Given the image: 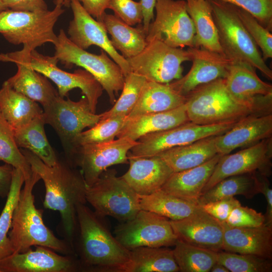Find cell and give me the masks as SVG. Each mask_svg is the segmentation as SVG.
Here are the masks:
<instances>
[{"label":"cell","mask_w":272,"mask_h":272,"mask_svg":"<svg viewBox=\"0 0 272 272\" xmlns=\"http://www.w3.org/2000/svg\"><path fill=\"white\" fill-rule=\"evenodd\" d=\"M20 150L32 169L44 182L45 194L43 207L59 212L64 239L73 248L77 229V208L80 204L87 203L88 186L82 172L64 156L59 157L55 165L49 166L29 150Z\"/></svg>","instance_id":"cell-1"},{"label":"cell","mask_w":272,"mask_h":272,"mask_svg":"<svg viewBox=\"0 0 272 272\" xmlns=\"http://www.w3.org/2000/svg\"><path fill=\"white\" fill-rule=\"evenodd\" d=\"M77 218L73 248L81 271L124 272L130 250L112 234L105 217L81 203L77 208Z\"/></svg>","instance_id":"cell-2"},{"label":"cell","mask_w":272,"mask_h":272,"mask_svg":"<svg viewBox=\"0 0 272 272\" xmlns=\"http://www.w3.org/2000/svg\"><path fill=\"white\" fill-rule=\"evenodd\" d=\"M40 179L39 175L33 170L32 175L24 180V187L15 208L9 232L14 252L23 253L32 246H42L63 255H76L66 240L57 238L45 225L43 211L35 207L33 189Z\"/></svg>","instance_id":"cell-3"},{"label":"cell","mask_w":272,"mask_h":272,"mask_svg":"<svg viewBox=\"0 0 272 272\" xmlns=\"http://www.w3.org/2000/svg\"><path fill=\"white\" fill-rule=\"evenodd\" d=\"M209 1L225 55L232 61L249 63L271 80L272 71L240 19L237 7L218 0Z\"/></svg>","instance_id":"cell-4"},{"label":"cell","mask_w":272,"mask_h":272,"mask_svg":"<svg viewBox=\"0 0 272 272\" xmlns=\"http://www.w3.org/2000/svg\"><path fill=\"white\" fill-rule=\"evenodd\" d=\"M185 97L184 105L188 118L196 124L211 125L237 121L253 114L230 96L225 79L199 86Z\"/></svg>","instance_id":"cell-5"},{"label":"cell","mask_w":272,"mask_h":272,"mask_svg":"<svg viewBox=\"0 0 272 272\" xmlns=\"http://www.w3.org/2000/svg\"><path fill=\"white\" fill-rule=\"evenodd\" d=\"M54 56L65 67L79 66L90 73L100 84L108 96L109 101L114 104L115 96L121 91L124 76L120 66L101 49L99 54L82 49L70 40L63 29H60L53 44Z\"/></svg>","instance_id":"cell-6"},{"label":"cell","mask_w":272,"mask_h":272,"mask_svg":"<svg viewBox=\"0 0 272 272\" xmlns=\"http://www.w3.org/2000/svg\"><path fill=\"white\" fill-rule=\"evenodd\" d=\"M64 12L60 6L39 12L7 9L0 13V34L8 42L32 50L47 43L53 44L57 39L54 27Z\"/></svg>","instance_id":"cell-7"},{"label":"cell","mask_w":272,"mask_h":272,"mask_svg":"<svg viewBox=\"0 0 272 272\" xmlns=\"http://www.w3.org/2000/svg\"><path fill=\"white\" fill-rule=\"evenodd\" d=\"M86 199L102 217L125 222L141 210L139 195L114 169H106L92 185L87 186Z\"/></svg>","instance_id":"cell-8"},{"label":"cell","mask_w":272,"mask_h":272,"mask_svg":"<svg viewBox=\"0 0 272 272\" xmlns=\"http://www.w3.org/2000/svg\"><path fill=\"white\" fill-rule=\"evenodd\" d=\"M43 110L45 123L57 133L67 160L76 149L80 134L85 128L95 125L101 117V114L92 112L85 96L78 101H73L68 97L64 99L58 95L50 104L43 107Z\"/></svg>","instance_id":"cell-9"},{"label":"cell","mask_w":272,"mask_h":272,"mask_svg":"<svg viewBox=\"0 0 272 272\" xmlns=\"http://www.w3.org/2000/svg\"><path fill=\"white\" fill-rule=\"evenodd\" d=\"M126 59L131 72L149 81L169 84L182 78L181 64L191 61V55L188 49L173 47L153 39L139 54Z\"/></svg>","instance_id":"cell-10"},{"label":"cell","mask_w":272,"mask_h":272,"mask_svg":"<svg viewBox=\"0 0 272 272\" xmlns=\"http://www.w3.org/2000/svg\"><path fill=\"white\" fill-rule=\"evenodd\" d=\"M156 16L148 30L147 42L153 39L169 46L194 47L195 30L184 0H156Z\"/></svg>","instance_id":"cell-11"},{"label":"cell","mask_w":272,"mask_h":272,"mask_svg":"<svg viewBox=\"0 0 272 272\" xmlns=\"http://www.w3.org/2000/svg\"><path fill=\"white\" fill-rule=\"evenodd\" d=\"M237 121L211 125L198 124L190 121L167 130L142 137L137 141V144L128 153L137 157L156 156L175 147L222 134L231 128Z\"/></svg>","instance_id":"cell-12"},{"label":"cell","mask_w":272,"mask_h":272,"mask_svg":"<svg viewBox=\"0 0 272 272\" xmlns=\"http://www.w3.org/2000/svg\"><path fill=\"white\" fill-rule=\"evenodd\" d=\"M114 233L129 250L138 247L174 246L178 239L169 219L144 210L132 219L117 225Z\"/></svg>","instance_id":"cell-13"},{"label":"cell","mask_w":272,"mask_h":272,"mask_svg":"<svg viewBox=\"0 0 272 272\" xmlns=\"http://www.w3.org/2000/svg\"><path fill=\"white\" fill-rule=\"evenodd\" d=\"M255 69L247 62L232 61L225 79L226 87L233 99L252 114H271L272 85L261 80Z\"/></svg>","instance_id":"cell-14"},{"label":"cell","mask_w":272,"mask_h":272,"mask_svg":"<svg viewBox=\"0 0 272 272\" xmlns=\"http://www.w3.org/2000/svg\"><path fill=\"white\" fill-rule=\"evenodd\" d=\"M27 61L33 69L56 85L61 97H67L73 89H80L88 100L92 112L96 113L98 99L103 89L90 73L84 69H78L73 73L64 71L57 66L59 61L56 57L44 55L36 49L29 52Z\"/></svg>","instance_id":"cell-15"},{"label":"cell","mask_w":272,"mask_h":272,"mask_svg":"<svg viewBox=\"0 0 272 272\" xmlns=\"http://www.w3.org/2000/svg\"><path fill=\"white\" fill-rule=\"evenodd\" d=\"M136 144L137 141L129 139L118 138L106 143L83 145L66 160L81 170L89 186L108 167L128 163V153Z\"/></svg>","instance_id":"cell-16"},{"label":"cell","mask_w":272,"mask_h":272,"mask_svg":"<svg viewBox=\"0 0 272 272\" xmlns=\"http://www.w3.org/2000/svg\"><path fill=\"white\" fill-rule=\"evenodd\" d=\"M272 137L232 154L221 156L202 193L227 177L258 172L271 174Z\"/></svg>","instance_id":"cell-17"},{"label":"cell","mask_w":272,"mask_h":272,"mask_svg":"<svg viewBox=\"0 0 272 272\" xmlns=\"http://www.w3.org/2000/svg\"><path fill=\"white\" fill-rule=\"evenodd\" d=\"M70 6L73 13L67 31L70 40L83 49L92 45L99 47L120 66L124 77L131 73L127 59L112 46L103 24L89 14L78 0H70Z\"/></svg>","instance_id":"cell-18"},{"label":"cell","mask_w":272,"mask_h":272,"mask_svg":"<svg viewBox=\"0 0 272 272\" xmlns=\"http://www.w3.org/2000/svg\"><path fill=\"white\" fill-rule=\"evenodd\" d=\"M32 50L26 46L21 50L0 53V61L16 64L17 71L6 82L15 91L39 103L43 107L50 104L58 96V92L46 77L33 69L27 56Z\"/></svg>","instance_id":"cell-19"},{"label":"cell","mask_w":272,"mask_h":272,"mask_svg":"<svg viewBox=\"0 0 272 272\" xmlns=\"http://www.w3.org/2000/svg\"><path fill=\"white\" fill-rule=\"evenodd\" d=\"M81 271L76 255H60L48 247L36 246L14 252L0 260V272H75Z\"/></svg>","instance_id":"cell-20"},{"label":"cell","mask_w":272,"mask_h":272,"mask_svg":"<svg viewBox=\"0 0 272 272\" xmlns=\"http://www.w3.org/2000/svg\"><path fill=\"white\" fill-rule=\"evenodd\" d=\"M192 65L180 79L170 83L180 95L186 96L199 86L227 77L232 61L225 55L203 48L188 47Z\"/></svg>","instance_id":"cell-21"},{"label":"cell","mask_w":272,"mask_h":272,"mask_svg":"<svg viewBox=\"0 0 272 272\" xmlns=\"http://www.w3.org/2000/svg\"><path fill=\"white\" fill-rule=\"evenodd\" d=\"M170 222L178 240L216 252L222 250L223 224L200 206L187 217L179 220H170Z\"/></svg>","instance_id":"cell-22"},{"label":"cell","mask_w":272,"mask_h":272,"mask_svg":"<svg viewBox=\"0 0 272 272\" xmlns=\"http://www.w3.org/2000/svg\"><path fill=\"white\" fill-rule=\"evenodd\" d=\"M272 113L249 114L238 120L225 132L215 137L218 153L230 154L239 148L255 145L272 136Z\"/></svg>","instance_id":"cell-23"},{"label":"cell","mask_w":272,"mask_h":272,"mask_svg":"<svg viewBox=\"0 0 272 272\" xmlns=\"http://www.w3.org/2000/svg\"><path fill=\"white\" fill-rule=\"evenodd\" d=\"M129 167L121 177L139 195H148L160 189L173 173L158 156L137 157L127 154Z\"/></svg>","instance_id":"cell-24"},{"label":"cell","mask_w":272,"mask_h":272,"mask_svg":"<svg viewBox=\"0 0 272 272\" xmlns=\"http://www.w3.org/2000/svg\"><path fill=\"white\" fill-rule=\"evenodd\" d=\"M222 224V250L272 259V228L265 224L255 227H231L224 222Z\"/></svg>","instance_id":"cell-25"},{"label":"cell","mask_w":272,"mask_h":272,"mask_svg":"<svg viewBox=\"0 0 272 272\" xmlns=\"http://www.w3.org/2000/svg\"><path fill=\"white\" fill-rule=\"evenodd\" d=\"M190 122L184 104L175 109L128 117L117 135L137 141L147 134L167 130Z\"/></svg>","instance_id":"cell-26"},{"label":"cell","mask_w":272,"mask_h":272,"mask_svg":"<svg viewBox=\"0 0 272 272\" xmlns=\"http://www.w3.org/2000/svg\"><path fill=\"white\" fill-rule=\"evenodd\" d=\"M221 156L218 154L200 165L173 172L161 189L177 197L197 203Z\"/></svg>","instance_id":"cell-27"},{"label":"cell","mask_w":272,"mask_h":272,"mask_svg":"<svg viewBox=\"0 0 272 272\" xmlns=\"http://www.w3.org/2000/svg\"><path fill=\"white\" fill-rule=\"evenodd\" d=\"M111 36V43L125 59L139 54L147 45V34L143 25L130 26L114 15L105 12L99 21Z\"/></svg>","instance_id":"cell-28"},{"label":"cell","mask_w":272,"mask_h":272,"mask_svg":"<svg viewBox=\"0 0 272 272\" xmlns=\"http://www.w3.org/2000/svg\"><path fill=\"white\" fill-rule=\"evenodd\" d=\"M185 101L186 97L178 94L169 83L147 81L128 117L171 110L183 105Z\"/></svg>","instance_id":"cell-29"},{"label":"cell","mask_w":272,"mask_h":272,"mask_svg":"<svg viewBox=\"0 0 272 272\" xmlns=\"http://www.w3.org/2000/svg\"><path fill=\"white\" fill-rule=\"evenodd\" d=\"M215 137L175 147L156 156L163 160L173 172L192 168L203 164L218 154Z\"/></svg>","instance_id":"cell-30"},{"label":"cell","mask_w":272,"mask_h":272,"mask_svg":"<svg viewBox=\"0 0 272 272\" xmlns=\"http://www.w3.org/2000/svg\"><path fill=\"white\" fill-rule=\"evenodd\" d=\"M0 112L15 130L42 115L43 110L37 102L15 91L6 81L0 89Z\"/></svg>","instance_id":"cell-31"},{"label":"cell","mask_w":272,"mask_h":272,"mask_svg":"<svg viewBox=\"0 0 272 272\" xmlns=\"http://www.w3.org/2000/svg\"><path fill=\"white\" fill-rule=\"evenodd\" d=\"M195 30L194 47L224 55L209 0H186Z\"/></svg>","instance_id":"cell-32"},{"label":"cell","mask_w":272,"mask_h":272,"mask_svg":"<svg viewBox=\"0 0 272 272\" xmlns=\"http://www.w3.org/2000/svg\"><path fill=\"white\" fill-rule=\"evenodd\" d=\"M173 250L168 247H138L130 250L124 272H178Z\"/></svg>","instance_id":"cell-33"},{"label":"cell","mask_w":272,"mask_h":272,"mask_svg":"<svg viewBox=\"0 0 272 272\" xmlns=\"http://www.w3.org/2000/svg\"><path fill=\"white\" fill-rule=\"evenodd\" d=\"M45 124L42 114L24 126L14 130V137L19 148L29 150L46 164L53 166L59 157L47 140Z\"/></svg>","instance_id":"cell-34"},{"label":"cell","mask_w":272,"mask_h":272,"mask_svg":"<svg viewBox=\"0 0 272 272\" xmlns=\"http://www.w3.org/2000/svg\"><path fill=\"white\" fill-rule=\"evenodd\" d=\"M141 210L150 211L170 220L182 219L194 211L199 206L169 193L160 189L148 195H139Z\"/></svg>","instance_id":"cell-35"},{"label":"cell","mask_w":272,"mask_h":272,"mask_svg":"<svg viewBox=\"0 0 272 272\" xmlns=\"http://www.w3.org/2000/svg\"><path fill=\"white\" fill-rule=\"evenodd\" d=\"M259 193L254 172L230 176L222 179L202 193L197 200L201 206L221 198L241 195L251 198Z\"/></svg>","instance_id":"cell-36"},{"label":"cell","mask_w":272,"mask_h":272,"mask_svg":"<svg viewBox=\"0 0 272 272\" xmlns=\"http://www.w3.org/2000/svg\"><path fill=\"white\" fill-rule=\"evenodd\" d=\"M173 250L181 272H209L217 262V252L193 246L177 239Z\"/></svg>","instance_id":"cell-37"},{"label":"cell","mask_w":272,"mask_h":272,"mask_svg":"<svg viewBox=\"0 0 272 272\" xmlns=\"http://www.w3.org/2000/svg\"><path fill=\"white\" fill-rule=\"evenodd\" d=\"M24 183V177L21 171L14 168L10 190L0 215V260L14 253L9 232L13 212Z\"/></svg>","instance_id":"cell-38"},{"label":"cell","mask_w":272,"mask_h":272,"mask_svg":"<svg viewBox=\"0 0 272 272\" xmlns=\"http://www.w3.org/2000/svg\"><path fill=\"white\" fill-rule=\"evenodd\" d=\"M0 161L21 171L24 180L28 179L33 170L18 146L14 130L0 112Z\"/></svg>","instance_id":"cell-39"},{"label":"cell","mask_w":272,"mask_h":272,"mask_svg":"<svg viewBox=\"0 0 272 272\" xmlns=\"http://www.w3.org/2000/svg\"><path fill=\"white\" fill-rule=\"evenodd\" d=\"M147 81L143 77L132 72L125 77L120 97L110 109L101 113L100 120L115 117H128L137 104Z\"/></svg>","instance_id":"cell-40"},{"label":"cell","mask_w":272,"mask_h":272,"mask_svg":"<svg viewBox=\"0 0 272 272\" xmlns=\"http://www.w3.org/2000/svg\"><path fill=\"white\" fill-rule=\"evenodd\" d=\"M217 262L230 272H271L272 260L253 254H239L225 251L217 252Z\"/></svg>","instance_id":"cell-41"},{"label":"cell","mask_w":272,"mask_h":272,"mask_svg":"<svg viewBox=\"0 0 272 272\" xmlns=\"http://www.w3.org/2000/svg\"><path fill=\"white\" fill-rule=\"evenodd\" d=\"M127 118V117H115L99 120L93 127L80 134L76 141V149L83 145L106 143L114 140Z\"/></svg>","instance_id":"cell-42"},{"label":"cell","mask_w":272,"mask_h":272,"mask_svg":"<svg viewBox=\"0 0 272 272\" xmlns=\"http://www.w3.org/2000/svg\"><path fill=\"white\" fill-rule=\"evenodd\" d=\"M237 7V11L244 26L253 41L262 51L265 61L272 57V35L270 31L262 26L250 13Z\"/></svg>","instance_id":"cell-43"},{"label":"cell","mask_w":272,"mask_h":272,"mask_svg":"<svg viewBox=\"0 0 272 272\" xmlns=\"http://www.w3.org/2000/svg\"><path fill=\"white\" fill-rule=\"evenodd\" d=\"M240 8L252 15L264 27L272 29V0H218Z\"/></svg>","instance_id":"cell-44"},{"label":"cell","mask_w":272,"mask_h":272,"mask_svg":"<svg viewBox=\"0 0 272 272\" xmlns=\"http://www.w3.org/2000/svg\"><path fill=\"white\" fill-rule=\"evenodd\" d=\"M107 9L114 15L130 26L141 24L143 17L140 2L133 0H110Z\"/></svg>","instance_id":"cell-45"},{"label":"cell","mask_w":272,"mask_h":272,"mask_svg":"<svg viewBox=\"0 0 272 272\" xmlns=\"http://www.w3.org/2000/svg\"><path fill=\"white\" fill-rule=\"evenodd\" d=\"M264 222L262 213L240 205L232 210L224 223L231 227H255L264 225Z\"/></svg>","instance_id":"cell-46"},{"label":"cell","mask_w":272,"mask_h":272,"mask_svg":"<svg viewBox=\"0 0 272 272\" xmlns=\"http://www.w3.org/2000/svg\"><path fill=\"white\" fill-rule=\"evenodd\" d=\"M241 203L234 196L221 198L200 206L211 216L223 223L225 222L232 210Z\"/></svg>","instance_id":"cell-47"},{"label":"cell","mask_w":272,"mask_h":272,"mask_svg":"<svg viewBox=\"0 0 272 272\" xmlns=\"http://www.w3.org/2000/svg\"><path fill=\"white\" fill-rule=\"evenodd\" d=\"M8 9L18 11L39 12L48 10L44 0H3Z\"/></svg>","instance_id":"cell-48"},{"label":"cell","mask_w":272,"mask_h":272,"mask_svg":"<svg viewBox=\"0 0 272 272\" xmlns=\"http://www.w3.org/2000/svg\"><path fill=\"white\" fill-rule=\"evenodd\" d=\"M258 183L259 193L263 194L266 201L267 206L264 224L272 228V189L268 177L258 172H254Z\"/></svg>","instance_id":"cell-49"},{"label":"cell","mask_w":272,"mask_h":272,"mask_svg":"<svg viewBox=\"0 0 272 272\" xmlns=\"http://www.w3.org/2000/svg\"><path fill=\"white\" fill-rule=\"evenodd\" d=\"M85 11L92 17L99 21L110 0H78Z\"/></svg>","instance_id":"cell-50"},{"label":"cell","mask_w":272,"mask_h":272,"mask_svg":"<svg viewBox=\"0 0 272 272\" xmlns=\"http://www.w3.org/2000/svg\"><path fill=\"white\" fill-rule=\"evenodd\" d=\"M14 167L10 164L0 166V197H7L11 188Z\"/></svg>","instance_id":"cell-51"},{"label":"cell","mask_w":272,"mask_h":272,"mask_svg":"<svg viewBox=\"0 0 272 272\" xmlns=\"http://www.w3.org/2000/svg\"><path fill=\"white\" fill-rule=\"evenodd\" d=\"M143 12V27L147 34L149 25L154 18L156 0H140Z\"/></svg>","instance_id":"cell-52"},{"label":"cell","mask_w":272,"mask_h":272,"mask_svg":"<svg viewBox=\"0 0 272 272\" xmlns=\"http://www.w3.org/2000/svg\"><path fill=\"white\" fill-rule=\"evenodd\" d=\"M211 272H230V271L223 264L217 262L212 267Z\"/></svg>","instance_id":"cell-53"},{"label":"cell","mask_w":272,"mask_h":272,"mask_svg":"<svg viewBox=\"0 0 272 272\" xmlns=\"http://www.w3.org/2000/svg\"><path fill=\"white\" fill-rule=\"evenodd\" d=\"M53 3L55 6L69 7L70 5V0H53Z\"/></svg>","instance_id":"cell-54"},{"label":"cell","mask_w":272,"mask_h":272,"mask_svg":"<svg viewBox=\"0 0 272 272\" xmlns=\"http://www.w3.org/2000/svg\"><path fill=\"white\" fill-rule=\"evenodd\" d=\"M7 9H8L5 6L3 0H0V13Z\"/></svg>","instance_id":"cell-55"}]
</instances>
